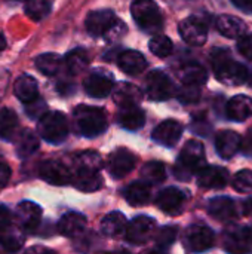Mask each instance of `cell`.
<instances>
[{
    "instance_id": "6da1fadb",
    "label": "cell",
    "mask_w": 252,
    "mask_h": 254,
    "mask_svg": "<svg viewBox=\"0 0 252 254\" xmlns=\"http://www.w3.org/2000/svg\"><path fill=\"white\" fill-rule=\"evenodd\" d=\"M211 64L215 77L230 86H238L250 79V70L233 60L230 51L227 49H215L211 54Z\"/></svg>"
},
{
    "instance_id": "7a4b0ae2",
    "label": "cell",
    "mask_w": 252,
    "mask_h": 254,
    "mask_svg": "<svg viewBox=\"0 0 252 254\" xmlns=\"http://www.w3.org/2000/svg\"><path fill=\"white\" fill-rule=\"evenodd\" d=\"M86 30L94 37H104L110 42L120 39L126 33V25L122 19H119L113 10L101 9L92 10L85 21Z\"/></svg>"
},
{
    "instance_id": "3957f363",
    "label": "cell",
    "mask_w": 252,
    "mask_h": 254,
    "mask_svg": "<svg viewBox=\"0 0 252 254\" xmlns=\"http://www.w3.org/2000/svg\"><path fill=\"white\" fill-rule=\"evenodd\" d=\"M73 125L76 132L92 138L101 135L107 129V116L102 109L80 104L73 110Z\"/></svg>"
},
{
    "instance_id": "277c9868",
    "label": "cell",
    "mask_w": 252,
    "mask_h": 254,
    "mask_svg": "<svg viewBox=\"0 0 252 254\" xmlns=\"http://www.w3.org/2000/svg\"><path fill=\"white\" fill-rule=\"evenodd\" d=\"M206 165L205 147L198 140H189L178 156L175 165V176L180 180H189Z\"/></svg>"
},
{
    "instance_id": "5b68a950",
    "label": "cell",
    "mask_w": 252,
    "mask_h": 254,
    "mask_svg": "<svg viewBox=\"0 0 252 254\" xmlns=\"http://www.w3.org/2000/svg\"><path fill=\"white\" fill-rule=\"evenodd\" d=\"M131 13L137 25L146 33H157L163 27V18L159 6L153 0H134Z\"/></svg>"
},
{
    "instance_id": "8992f818",
    "label": "cell",
    "mask_w": 252,
    "mask_h": 254,
    "mask_svg": "<svg viewBox=\"0 0 252 254\" xmlns=\"http://www.w3.org/2000/svg\"><path fill=\"white\" fill-rule=\"evenodd\" d=\"M37 134L48 143L58 144L68 135V121L61 112H46L37 122Z\"/></svg>"
},
{
    "instance_id": "52a82bcc",
    "label": "cell",
    "mask_w": 252,
    "mask_h": 254,
    "mask_svg": "<svg viewBox=\"0 0 252 254\" xmlns=\"http://www.w3.org/2000/svg\"><path fill=\"white\" fill-rule=\"evenodd\" d=\"M144 89L147 97L153 101H166L175 94L174 82L162 70H153L147 74Z\"/></svg>"
},
{
    "instance_id": "ba28073f",
    "label": "cell",
    "mask_w": 252,
    "mask_h": 254,
    "mask_svg": "<svg viewBox=\"0 0 252 254\" xmlns=\"http://www.w3.org/2000/svg\"><path fill=\"white\" fill-rule=\"evenodd\" d=\"M215 235L205 225H192L184 232V247L190 253H203L214 247Z\"/></svg>"
},
{
    "instance_id": "9c48e42d",
    "label": "cell",
    "mask_w": 252,
    "mask_h": 254,
    "mask_svg": "<svg viewBox=\"0 0 252 254\" xmlns=\"http://www.w3.org/2000/svg\"><path fill=\"white\" fill-rule=\"evenodd\" d=\"M223 247L229 254H250L252 252V228L235 226L224 232Z\"/></svg>"
},
{
    "instance_id": "30bf717a",
    "label": "cell",
    "mask_w": 252,
    "mask_h": 254,
    "mask_svg": "<svg viewBox=\"0 0 252 254\" xmlns=\"http://www.w3.org/2000/svg\"><path fill=\"white\" fill-rule=\"evenodd\" d=\"M156 229H157V225L151 217L138 216L132 219L131 223H128L125 237L131 244L143 246V244H147L156 235Z\"/></svg>"
},
{
    "instance_id": "8fae6325",
    "label": "cell",
    "mask_w": 252,
    "mask_h": 254,
    "mask_svg": "<svg viewBox=\"0 0 252 254\" xmlns=\"http://www.w3.org/2000/svg\"><path fill=\"white\" fill-rule=\"evenodd\" d=\"M135 164L137 156L128 149L119 147L110 153L107 161V170L113 179H123L135 168Z\"/></svg>"
},
{
    "instance_id": "7c38bea8",
    "label": "cell",
    "mask_w": 252,
    "mask_h": 254,
    "mask_svg": "<svg viewBox=\"0 0 252 254\" xmlns=\"http://www.w3.org/2000/svg\"><path fill=\"white\" fill-rule=\"evenodd\" d=\"M178 31L183 40L190 46H202L208 39L206 24L199 16H189L180 22Z\"/></svg>"
},
{
    "instance_id": "4fadbf2b",
    "label": "cell",
    "mask_w": 252,
    "mask_h": 254,
    "mask_svg": "<svg viewBox=\"0 0 252 254\" xmlns=\"http://www.w3.org/2000/svg\"><path fill=\"white\" fill-rule=\"evenodd\" d=\"M39 176L42 180L53 186H65L71 183V179H73L71 170L65 167L62 162L53 161V159L43 161L39 165Z\"/></svg>"
},
{
    "instance_id": "5bb4252c",
    "label": "cell",
    "mask_w": 252,
    "mask_h": 254,
    "mask_svg": "<svg viewBox=\"0 0 252 254\" xmlns=\"http://www.w3.org/2000/svg\"><path fill=\"white\" fill-rule=\"evenodd\" d=\"M186 192L178 188H166L160 190L156 196V205L166 214L177 216L184 210L186 204Z\"/></svg>"
},
{
    "instance_id": "9a60e30c",
    "label": "cell",
    "mask_w": 252,
    "mask_h": 254,
    "mask_svg": "<svg viewBox=\"0 0 252 254\" xmlns=\"http://www.w3.org/2000/svg\"><path fill=\"white\" fill-rule=\"evenodd\" d=\"M83 88L86 91V94L89 97L94 98H105L111 94L113 88H114V80L110 74L98 70L91 73L85 82H83Z\"/></svg>"
},
{
    "instance_id": "2e32d148",
    "label": "cell",
    "mask_w": 252,
    "mask_h": 254,
    "mask_svg": "<svg viewBox=\"0 0 252 254\" xmlns=\"http://www.w3.org/2000/svg\"><path fill=\"white\" fill-rule=\"evenodd\" d=\"M208 213L218 222L235 220L242 211L238 207V202L227 196H217L208 202Z\"/></svg>"
},
{
    "instance_id": "e0dca14e",
    "label": "cell",
    "mask_w": 252,
    "mask_h": 254,
    "mask_svg": "<svg viewBox=\"0 0 252 254\" xmlns=\"http://www.w3.org/2000/svg\"><path fill=\"white\" fill-rule=\"evenodd\" d=\"M229 171L218 165H205L198 173V185L203 189H224L229 183Z\"/></svg>"
},
{
    "instance_id": "ac0fdd59",
    "label": "cell",
    "mask_w": 252,
    "mask_h": 254,
    "mask_svg": "<svg viewBox=\"0 0 252 254\" xmlns=\"http://www.w3.org/2000/svg\"><path fill=\"white\" fill-rule=\"evenodd\" d=\"M153 140L165 147H174L183 135V125L178 121L168 119L153 129Z\"/></svg>"
},
{
    "instance_id": "d6986e66",
    "label": "cell",
    "mask_w": 252,
    "mask_h": 254,
    "mask_svg": "<svg viewBox=\"0 0 252 254\" xmlns=\"http://www.w3.org/2000/svg\"><path fill=\"white\" fill-rule=\"evenodd\" d=\"M102 168V159L100 153L88 150L74 155L73 158V173L74 176L98 174Z\"/></svg>"
},
{
    "instance_id": "ffe728a7",
    "label": "cell",
    "mask_w": 252,
    "mask_h": 254,
    "mask_svg": "<svg viewBox=\"0 0 252 254\" xmlns=\"http://www.w3.org/2000/svg\"><path fill=\"white\" fill-rule=\"evenodd\" d=\"M241 135L232 129L220 131L215 137V149L223 159H232L241 149Z\"/></svg>"
},
{
    "instance_id": "44dd1931",
    "label": "cell",
    "mask_w": 252,
    "mask_h": 254,
    "mask_svg": "<svg viewBox=\"0 0 252 254\" xmlns=\"http://www.w3.org/2000/svg\"><path fill=\"white\" fill-rule=\"evenodd\" d=\"M16 220L24 229L34 231L42 222V208L31 201H22L16 207Z\"/></svg>"
},
{
    "instance_id": "7402d4cb",
    "label": "cell",
    "mask_w": 252,
    "mask_h": 254,
    "mask_svg": "<svg viewBox=\"0 0 252 254\" xmlns=\"http://www.w3.org/2000/svg\"><path fill=\"white\" fill-rule=\"evenodd\" d=\"M113 94V100L114 103L123 109V107H131V106H138L140 101L143 100V91L132 85V83H119L116 88H113L111 91Z\"/></svg>"
},
{
    "instance_id": "603a6c76",
    "label": "cell",
    "mask_w": 252,
    "mask_h": 254,
    "mask_svg": "<svg viewBox=\"0 0 252 254\" xmlns=\"http://www.w3.org/2000/svg\"><path fill=\"white\" fill-rule=\"evenodd\" d=\"M226 115L230 121L245 122L252 116V98L248 95H235L226 106Z\"/></svg>"
},
{
    "instance_id": "cb8c5ba5",
    "label": "cell",
    "mask_w": 252,
    "mask_h": 254,
    "mask_svg": "<svg viewBox=\"0 0 252 254\" xmlns=\"http://www.w3.org/2000/svg\"><path fill=\"white\" fill-rule=\"evenodd\" d=\"M117 64H119L120 70H123L126 74H132V76L141 74L147 68V60H146V57L141 52L132 51V49L123 51L119 55Z\"/></svg>"
},
{
    "instance_id": "d4e9b609",
    "label": "cell",
    "mask_w": 252,
    "mask_h": 254,
    "mask_svg": "<svg viewBox=\"0 0 252 254\" xmlns=\"http://www.w3.org/2000/svg\"><path fill=\"white\" fill-rule=\"evenodd\" d=\"M85 228H86V217L76 211H70V213L64 214L58 223L59 234L64 237H68V238L82 235Z\"/></svg>"
},
{
    "instance_id": "484cf974",
    "label": "cell",
    "mask_w": 252,
    "mask_h": 254,
    "mask_svg": "<svg viewBox=\"0 0 252 254\" xmlns=\"http://www.w3.org/2000/svg\"><path fill=\"white\" fill-rule=\"evenodd\" d=\"M125 201L132 205V207H141L149 204L150 196H151V190H150V185L144 183V182H132L131 185H128L123 192H122Z\"/></svg>"
},
{
    "instance_id": "4316f807",
    "label": "cell",
    "mask_w": 252,
    "mask_h": 254,
    "mask_svg": "<svg viewBox=\"0 0 252 254\" xmlns=\"http://www.w3.org/2000/svg\"><path fill=\"white\" fill-rule=\"evenodd\" d=\"M217 30L227 39H241L245 31H247V25L245 22L233 15H221L217 18Z\"/></svg>"
},
{
    "instance_id": "83f0119b",
    "label": "cell",
    "mask_w": 252,
    "mask_h": 254,
    "mask_svg": "<svg viewBox=\"0 0 252 254\" xmlns=\"http://www.w3.org/2000/svg\"><path fill=\"white\" fill-rule=\"evenodd\" d=\"M13 94L19 101L27 104L39 97V85L33 76L22 74L13 83Z\"/></svg>"
},
{
    "instance_id": "f1b7e54d",
    "label": "cell",
    "mask_w": 252,
    "mask_h": 254,
    "mask_svg": "<svg viewBox=\"0 0 252 254\" xmlns=\"http://www.w3.org/2000/svg\"><path fill=\"white\" fill-rule=\"evenodd\" d=\"M117 122L122 128L129 131H137L146 124V113L140 109V106L123 107L117 113Z\"/></svg>"
},
{
    "instance_id": "f546056e",
    "label": "cell",
    "mask_w": 252,
    "mask_h": 254,
    "mask_svg": "<svg viewBox=\"0 0 252 254\" xmlns=\"http://www.w3.org/2000/svg\"><path fill=\"white\" fill-rule=\"evenodd\" d=\"M178 77L183 85L187 86H202L208 80V71L205 67L196 63H189L178 70Z\"/></svg>"
},
{
    "instance_id": "4dcf8cb0",
    "label": "cell",
    "mask_w": 252,
    "mask_h": 254,
    "mask_svg": "<svg viewBox=\"0 0 252 254\" xmlns=\"http://www.w3.org/2000/svg\"><path fill=\"white\" fill-rule=\"evenodd\" d=\"M126 226H128V222H126L125 214L120 211H113L101 220L100 228H101L102 235L110 237V238H116V237H120L125 234Z\"/></svg>"
},
{
    "instance_id": "1f68e13d",
    "label": "cell",
    "mask_w": 252,
    "mask_h": 254,
    "mask_svg": "<svg viewBox=\"0 0 252 254\" xmlns=\"http://www.w3.org/2000/svg\"><path fill=\"white\" fill-rule=\"evenodd\" d=\"M15 146H16V155L21 159H25L31 156L39 149V137L31 129H21L18 135L15 137Z\"/></svg>"
},
{
    "instance_id": "d6a6232c",
    "label": "cell",
    "mask_w": 252,
    "mask_h": 254,
    "mask_svg": "<svg viewBox=\"0 0 252 254\" xmlns=\"http://www.w3.org/2000/svg\"><path fill=\"white\" fill-rule=\"evenodd\" d=\"M19 129V121L13 110L4 107L0 110V138L6 141H12Z\"/></svg>"
},
{
    "instance_id": "836d02e7",
    "label": "cell",
    "mask_w": 252,
    "mask_h": 254,
    "mask_svg": "<svg viewBox=\"0 0 252 254\" xmlns=\"http://www.w3.org/2000/svg\"><path fill=\"white\" fill-rule=\"evenodd\" d=\"M24 234L18 226H12V223L0 231V244L6 252H18L24 244Z\"/></svg>"
},
{
    "instance_id": "e575fe53",
    "label": "cell",
    "mask_w": 252,
    "mask_h": 254,
    "mask_svg": "<svg viewBox=\"0 0 252 254\" xmlns=\"http://www.w3.org/2000/svg\"><path fill=\"white\" fill-rule=\"evenodd\" d=\"M141 179L147 185H157L166 179V168L159 161H150L141 168Z\"/></svg>"
},
{
    "instance_id": "d590c367",
    "label": "cell",
    "mask_w": 252,
    "mask_h": 254,
    "mask_svg": "<svg viewBox=\"0 0 252 254\" xmlns=\"http://www.w3.org/2000/svg\"><path fill=\"white\" fill-rule=\"evenodd\" d=\"M89 64V55L85 49L77 48L65 55V65L71 74H79Z\"/></svg>"
},
{
    "instance_id": "8d00e7d4",
    "label": "cell",
    "mask_w": 252,
    "mask_h": 254,
    "mask_svg": "<svg viewBox=\"0 0 252 254\" xmlns=\"http://www.w3.org/2000/svg\"><path fill=\"white\" fill-rule=\"evenodd\" d=\"M36 67L45 76H53L61 68V57L58 54H53V52L42 54L36 60Z\"/></svg>"
},
{
    "instance_id": "74e56055",
    "label": "cell",
    "mask_w": 252,
    "mask_h": 254,
    "mask_svg": "<svg viewBox=\"0 0 252 254\" xmlns=\"http://www.w3.org/2000/svg\"><path fill=\"white\" fill-rule=\"evenodd\" d=\"M74 188L80 192H97L102 188V176L98 174H88V176H73L71 179Z\"/></svg>"
},
{
    "instance_id": "f35d334b",
    "label": "cell",
    "mask_w": 252,
    "mask_h": 254,
    "mask_svg": "<svg viewBox=\"0 0 252 254\" xmlns=\"http://www.w3.org/2000/svg\"><path fill=\"white\" fill-rule=\"evenodd\" d=\"M50 1L49 0H27L25 3V15L36 21L40 22L45 18L49 16L50 13Z\"/></svg>"
},
{
    "instance_id": "ab89813d",
    "label": "cell",
    "mask_w": 252,
    "mask_h": 254,
    "mask_svg": "<svg viewBox=\"0 0 252 254\" xmlns=\"http://www.w3.org/2000/svg\"><path fill=\"white\" fill-rule=\"evenodd\" d=\"M149 49L153 55H156L159 58H166L172 54L174 45L169 37H166L163 34H157L149 42Z\"/></svg>"
},
{
    "instance_id": "60d3db41",
    "label": "cell",
    "mask_w": 252,
    "mask_h": 254,
    "mask_svg": "<svg viewBox=\"0 0 252 254\" xmlns=\"http://www.w3.org/2000/svg\"><path fill=\"white\" fill-rule=\"evenodd\" d=\"M232 186L239 193H251L252 192V171L241 170L233 176Z\"/></svg>"
},
{
    "instance_id": "b9f144b4",
    "label": "cell",
    "mask_w": 252,
    "mask_h": 254,
    "mask_svg": "<svg viewBox=\"0 0 252 254\" xmlns=\"http://www.w3.org/2000/svg\"><path fill=\"white\" fill-rule=\"evenodd\" d=\"M177 235H178V228L177 226H165V228H162L157 232V235H154L157 247L162 249V250L171 247L175 243Z\"/></svg>"
},
{
    "instance_id": "7bdbcfd3",
    "label": "cell",
    "mask_w": 252,
    "mask_h": 254,
    "mask_svg": "<svg viewBox=\"0 0 252 254\" xmlns=\"http://www.w3.org/2000/svg\"><path fill=\"white\" fill-rule=\"evenodd\" d=\"M177 97H178V100H180L181 103H186V104H189V103H196V101L201 98V88H199V86H187V85H184V86L178 91Z\"/></svg>"
},
{
    "instance_id": "ee69618b",
    "label": "cell",
    "mask_w": 252,
    "mask_h": 254,
    "mask_svg": "<svg viewBox=\"0 0 252 254\" xmlns=\"http://www.w3.org/2000/svg\"><path fill=\"white\" fill-rule=\"evenodd\" d=\"M27 115L33 119H40L45 113H46V103L42 98H36L30 103H27Z\"/></svg>"
},
{
    "instance_id": "f6af8a7d",
    "label": "cell",
    "mask_w": 252,
    "mask_h": 254,
    "mask_svg": "<svg viewBox=\"0 0 252 254\" xmlns=\"http://www.w3.org/2000/svg\"><path fill=\"white\" fill-rule=\"evenodd\" d=\"M238 49L241 52V55H244L245 58L252 61V33L251 34H244L239 42H238Z\"/></svg>"
},
{
    "instance_id": "bcb514c9",
    "label": "cell",
    "mask_w": 252,
    "mask_h": 254,
    "mask_svg": "<svg viewBox=\"0 0 252 254\" xmlns=\"http://www.w3.org/2000/svg\"><path fill=\"white\" fill-rule=\"evenodd\" d=\"M10 167L6 162H0V188H4L10 180Z\"/></svg>"
},
{
    "instance_id": "7dc6e473",
    "label": "cell",
    "mask_w": 252,
    "mask_h": 254,
    "mask_svg": "<svg viewBox=\"0 0 252 254\" xmlns=\"http://www.w3.org/2000/svg\"><path fill=\"white\" fill-rule=\"evenodd\" d=\"M10 223V211L4 205H0V231L7 228Z\"/></svg>"
},
{
    "instance_id": "c3c4849f",
    "label": "cell",
    "mask_w": 252,
    "mask_h": 254,
    "mask_svg": "<svg viewBox=\"0 0 252 254\" xmlns=\"http://www.w3.org/2000/svg\"><path fill=\"white\" fill-rule=\"evenodd\" d=\"M24 254H55V252L48 247H43V246H33V247L27 249Z\"/></svg>"
},
{
    "instance_id": "681fc988",
    "label": "cell",
    "mask_w": 252,
    "mask_h": 254,
    "mask_svg": "<svg viewBox=\"0 0 252 254\" xmlns=\"http://www.w3.org/2000/svg\"><path fill=\"white\" fill-rule=\"evenodd\" d=\"M241 147L247 155H252V129H250L245 135V140L241 143Z\"/></svg>"
},
{
    "instance_id": "f907efd6",
    "label": "cell",
    "mask_w": 252,
    "mask_h": 254,
    "mask_svg": "<svg viewBox=\"0 0 252 254\" xmlns=\"http://www.w3.org/2000/svg\"><path fill=\"white\" fill-rule=\"evenodd\" d=\"M232 3L236 7H239V9H242V10H245L248 13H252V0H232Z\"/></svg>"
},
{
    "instance_id": "816d5d0a",
    "label": "cell",
    "mask_w": 252,
    "mask_h": 254,
    "mask_svg": "<svg viewBox=\"0 0 252 254\" xmlns=\"http://www.w3.org/2000/svg\"><path fill=\"white\" fill-rule=\"evenodd\" d=\"M4 48H6V39H4V36L0 33V52H3Z\"/></svg>"
},
{
    "instance_id": "f5cc1de1",
    "label": "cell",
    "mask_w": 252,
    "mask_h": 254,
    "mask_svg": "<svg viewBox=\"0 0 252 254\" xmlns=\"http://www.w3.org/2000/svg\"><path fill=\"white\" fill-rule=\"evenodd\" d=\"M150 254H165V253H162V252H153V253H150Z\"/></svg>"
}]
</instances>
